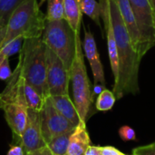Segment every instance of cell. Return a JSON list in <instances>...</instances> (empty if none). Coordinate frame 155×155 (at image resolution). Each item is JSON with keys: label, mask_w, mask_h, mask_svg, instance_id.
Returning a JSON list of instances; mask_svg holds the SVG:
<instances>
[{"label": "cell", "mask_w": 155, "mask_h": 155, "mask_svg": "<svg viewBox=\"0 0 155 155\" xmlns=\"http://www.w3.org/2000/svg\"><path fill=\"white\" fill-rule=\"evenodd\" d=\"M133 155H134V154H133Z\"/></svg>", "instance_id": "33"}, {"label": "cell", "mask_w": 155, "mask_h": 155, "mask_svg": "<svg viewBox=\"0 0 155 155\" xmlns=\"http://www.w3.org/2000/svg\"><path fill=\"white\" fill-rule=\"evenodd\" d=\"M0 109L4 111L6 123L13 134L20 138L27 123V108L17 104H5Z\"/></svg>", "instance_id": "12"}, {"label": "cell", "mask_w": 155, "mask_h": 155, "mask_svg": "<svg viewBox=\"0 0 155 155\" xmlns=\"http://www.w3.org/2000/svg\"><path fill=\"white\" fill-rule=\"evenodd\" d=\"M84 37L83 41V49L91 66L94 75V84H102L105 86L106 81L104 77V71L100 59V54L97 49L94 36L91 32V30L86 29L84 27Z\"/></svg>", "instance_id": "10"}, {"label": "cell", "mask_w": 155, "mask_h": 155, "mask_svg": "<svg viewBox=\"0 0 155 155\" xmlns=\"http://www.w3.org/2000/svg\"><path fill=\"white\" fill-rule=\"evenodd\" d=\"M149 2H150V4H151V5H152V7L153 9V12H154L155 14V0H149Z\"/></svg>", "instance_id": "31"}, {"label": "cell", "mask_w": 155, "mask_h": 155, "mask_svg": "<svg viewBox=\"0 0 155 155\" xmlns=\"http://www.w3.org/2000/svg\"><path fill=\"white\" fill-rule=\"evenodd\" d=\"M64 19L74 31L75 35H80L83 13L81 11L78 0H64Z\"/></svg>", "instance_id": "16"}, {"label": "cell", "mask_w": 155, "mask_h": 155, "mask_svg": "<svg viewBox=\"0 0 155 155\" xmlns=\"http://www.w3.org/2000/svg\"><path fill=\"white\" fill-rule=\"evenodd\" d=\"M78 2L82 13L84 15H86L100 28H102V5L100 2H97L96 0H78Z\"/></svg>", "instance_id": "18"}, {"label": "cell", "mask_w": 155, "mask_h": 155, "mask_svg": "<svg viewBox=\"0 0 155 155\" xmlns=\"http://www.w3.org/2000/svg\"><path fill=\"white\" fill-rule=\"evenodd\" d=\"M41 130L45 143H49L53 138L63 134L72 132L75 126L64 118L54 106L49 96L45 98L44 104L39 111Z\"/></svg>", "instance_id": "7"}, {"label": "cell", "mask_w": 155, "mask_h": 155, "mask_svg": "<svg viewBox=\"0 0 155 155\" xmlns=\"http://www.w3.org/2000/svg\"><path fill=\"white\" fill-rule=\"evenodd\" d=\"M25 0H0V44L3 41L6 25L12 13Z\"/></svg>", "instance_id": "17"}, {"label": "cell", "mask_w": 155, "mask_h": 155, "mask_svg": "<svg viewBox=\"0 0 155 155\" xmlns=\"http://www.w3.org/2000/svg\"><path fill=\"white\" fill-rule=\"evenodd\" d=\"M25 155H54L50 150H49V148L46 146V145H45V146H43V147H41V148H38V149H36V150H35V151H32V152H30V153H25Z\"/></svg>", "instance_id": "27"}, {"label": "cell", "mask_w": 155, "mask_h": 155, "mask_svg": "<svg viewBox=\"0 0 155 155\" xmlns=\"http://www.w3.org/2000/svg\"><path fill=\"white\" fill-rule=\"evenodd\" d=\"M108 4L119 62V77L114 84L113 92L116 99H122L124 95H134L140 91L139 70L142 58L134 46L116 1L108 0Z\"/></svg>", "instance_id": "1"}, {"label": "cell", "mask_w": 155, "mask_h": 155, "mask_svg": "<svg viewBox=\"0 0 155 155\" xmlns=\"http://www.w3.org/2000/svg\"><path fill=\"white\" fill-rule=\"evenodd\" d=\"M90 143L91 140L86 129L85 122L81 121L75 126L70 136L66 155H84Z\"/></svg>", "instance_id": "14"}, {"label": "cell", "mask_w": 155, "mask_h": 155, "mask_svg": "<svg viewBox=\"0 0 155 155\" xmlns=\"http://www.w3.org/2000/svg\"><path fill=\"white\" fill-rule=\"evenodd\" d=\"M19 139L25 153L46 145L42 134L39 111L27 109L26 126Z\"/></svg>", "instance_id": "9"}, {"label": "cell", "mask_w": 155, "mask_h": 155, "mask_svg": "<svg viewBox=\"0 0 155 155\" xmlns=\"http://www.w3.org/2000/svg\"><path fill=\"white\" fill-rule=\"evenodd\" d=\"M133 154L134 155H155V143L136 147L133 150Z\"/></svg>", "instance_id": "25"}, {"label": "cell", "mask_w": 155, "mask_h": 155, "mask_svg": "<svg viewBox=\"0 0 155 155\" xmlns=\"http://www.w3.org/2000/svg\"><path fill=\"white\" fill-rule=\"evenodd\" d=\"M6 155H25V153L21 145H14L10 148Z\"/></svg>", "instance_id": "28"}, {"label": "cell", "mask_w": 155, "mask_h": 155, "mask_svg": "<svg viewBox=\"0 0 155 155\" xmlns=\"http://www.w3.org/2000/svg\"><path fill=\"white\" fill-rule=\"evenodd\" d=\"M119 136L124 142H132L136 140V134L135 131L129 125L122 126L119 131Z\"/></svg>", "instance_id": "23"}, {"label": "cell", "mask_w": 155, "mask_h": 155, "mask_svg": "<svg viewBox=\"0 0 155 155\" xmlns=\"http://www.w3.org/2000/svg\"><path fill=\"white\" fill-rule=\"evenodd\" d=\"M55 109L69 122H71L74 126H76L80 122V117L78 112L75 108L74 102L71 100L69 94L64 95H54L49 96Z\"/></svg>", "instance_id": "15"}, {"label": "cell", "mask_w": 155, "mask_h": 155, "mask_svg": "<svg viewBox=\"0 0 155 155\" xmlns=\"http://www.w3.org/2000/svg\"><path fill=\"white\" fill-rule=\"evenodd\" d=\"M84 155H102L101 152V146H94V145H90L85 153Z\"/></svg>", "instance_id": "29"}, {"label": "cell", "mask_w": 155, "mask_h": 155, "mask_svg": "<svg viewBox=\"0 0 155 155\" xmlns=\"http://www.w3.org/2000/svg\"><path fill=\"white\" fill-rule=\"evenodd\" d=\"M115 1L118 5L123 21H124V23L126 26V29L130 35V37L134 44V46L135 50L137 51L139 56L143 59L141 35H140V31H139L132 6L130 5V2H129V0H115Z\"/></svg>", "instance_id": "13"}, {"label": "cell", "mask_w": 155, "mask_h": 155, "mask_svg": "<svg viewBox=\"0 0 155 155\" xmlns=\"http://www.w3.org/2000/svg\"><path fill=\"white\" fill-rule=\"evenodd\" d=\"M5 58H7V56L4 54V52H3L2 50H0V64H2V62H3ZM8 58H9V57H8Z\"/></svg>", "instance_id": "30"}, {"label": "cell", "mask_w": 155, "mask_h": 155, "mask_svg": "<svg viewBox=\"0 0 155 155\" xmlns=\"http://www.w3.org/2000/svg\"><path fill=\"white\" fill-rule=\"evenodd\" d=\"M23 42H24V39L23 38L14 39L13 41L9 42L6 45H5L4 47H2L0 50H2L4 52V54L7 57H9L12 54L20 52V50L22 48V45H23Z\"/></svg>", "instance_id": "22"}, {"label": "cell", "mask_w": 155, "mask_h": 155, "mask_svg": "<svg viewBox=\"0 0 155 155\" xmlns=\"http://www.w3.org/2000/svg\"><path fill=\"white\" fill-rule=\"evenodd\" d=\"M72 133L73 131L53 138L49 143H46V146L54 155H66Z\"/></svg>", "instance_id": "19"}, {"label": "cell", "mask_w": 155, "mask_h": 155, "mask_svg": "<svg viewBox=\"0 0 155 155\" xmlns=\"http://www.w3.org/2000/svg\"><path fill=\"white\" fill-rule=\"evenodd\" d=\"M45 22V15L40 10L37 0H25L10 15L0 49L16 38L42 37Z\"/></svg>", "instance_id": "3"}, {"label": "cell", "mask_w": 155, "mask_h": 155, "mask_svg": "<svg viewBox=\"0 0 155 155\" xmlns=\"http://www.w3.org/2000/svg\"><path fill=\"white\" fill-rule=\"evenodd\" d=\"M16 66L25 81L44 99L49 96L46 83V45L42 37L24 39Z\"/></svg>", "instance_id": "2"}, {"label": "cell", "mask_w": 155, "mask_h": 155, "mask_svg": "<svg viewBox=\"0 0 155 155\" xmlns=\"http://www.w3.org/2000/svg\"><path fill=\"white\" fill-rule=\"evenodd\" d=\"M124 155H126V154H124Z\"/></svg>", "instance_id": "32"}, {"label": "cell", "mask_w": 155, "mask_h": 155, "mask_svg": "<svg viewBox=\"0 0 155 155\" xmlns=\"http://www.w3.org/2000/svg\"><path fill=\"white\" fill-rule=\"evenodd\" d=\"M142 39V56L155 45V14L149 0H129Z\"/></svg>", "instance_id": "6"}, {"label": "cell", "mask_w": 155, "mask_h": 155, "mask_svg": "<svg viewBox=\"0 0 155 155\" xmlns=\"http://www.w3.org/2000/svg\"><path fill=\"white\" fill-rule=\"evenodd\" d=\"M80 35H75L65 19L45 22L42 39L70 71L76 52V40Z\"/></svg>", "instance_id": "5"}, {"label": "cell", "mask_w": 155, "mask_h": 155, "mask_svg": "<svg viewBox=\"0 0 155 155\" xmlns=\"http://www.w3.org/2000/svg\"><path fill=\"white\" fill-rule=\"evenodd\" d=\"M116 101V97L113 91L104 89L97 97L95 101V108L101 112H106L111 110Z\"/></svg>", "instance_id": "21"}, {"label": "cell", "mask_w": 155, "mask_h": 155, "mask_svg": "<svg viewBox=\"0 0 155 155\" xmlns=\"http://www.w3.org/2000/svg\"><path fill=\"white\" fill-rule=\"evenodd\" d=\"M99 2L102 5V18L104 23V29H105V34H106L110 65H111L114 82H116L119 77V62H118V55H117L116 41H115V37H114L111 16H110L109 4H108V0H100Z\"/></svg>", "instance_id": "11"}, {"label": "cell", "mask_w": 155, "mask_h": 155, "mask_svg": "<svg viewBox=\"0 0 155 155\" xmlns=\"http://www.w3.org/2000/svg\"><path fill=\"white\" fill-rule=\"evenodd\" d=\"M12 74L13 73L11 72L10 65H9V59L7 57L0 64V80L8 81Z\"/></svg>", "instance_id": "24"}, {"label": "cell", "mask_w": 155, "mask_h": 155, "mask_svg": "<svg viewBox=\"0 0 155 155\" xmlns=\"http://www.w3.org/2000/svg\"><path fill=\"white\" fill-rule=\"evenodd\" d=\"M101 152L102 155H124L122 152H120L119 150H117L115 147L113 146H104V147H101Z\"/></svg>", "instance_id": "26"}, {"label": "cell", "mask_w": 155, "mask_h": 155, "mask_svg": "<svg viewBox=\"0 0 155 155\" xmlns=\"http://www.w3.org/2000/svg\"><path fill=\"white\" fill-rule=\"evenodd\" d=\"M45 1H46L45 18L47 21L64 19V0H45Z\"/></svg>", "instance_id": "20"}, {"label": "cell", "mask_w": 155, "mask_h": 155, "mask_svg": "<svg viewBox=\"0 0 155 155\" xmlns=\"http://www.w3.org/2000/svg\"><path fill=\"white\" fill-rule=\"evenodd\" d=\"M46 83L49 96L69 94L70 71L46 46Z\"/></svg>", "instance_id": "8"}, {"label": "cell", "mask_w": 155, "mask_h": 155, "mask_svg": "<svg viewBox=\"0 0 155 155\" xmlns=\"http://www.w3.org/2000/svg\"><path fill=\"white\" fill-rule=\"evenodd\" d=\"M70 82L73 88V102L78 112L80 120L86 122L94 101V96L93 92L94 86H92L88 78L84 64L83 41L80 36L76 40V52L70 70Z\"/></svg>", "instance_id": "4"}]
</instances>
